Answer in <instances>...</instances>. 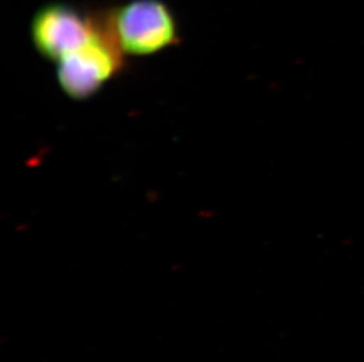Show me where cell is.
I'll return each instance as SVG.
<instances>
[{"instance_id": "obj_3", "label": "cell", "mask_w": 364, "mask_h": 362, "mask_svg": "<svg viewBox=\"0 0 364 362\" xmlns=\"http://www.w3.org/2000/svg\"><path fill=\"white\" fill-rule=\"evenodd\" d=\"M100 26V14L90 16L70 4L53 1L36 11L30 37L41 57L58 62L89 41Z\"/></svg>"}, {"instance_id": "obj_2", "label": "cell", "mask_w": 364, "mask_h": 362, "mask_svg": "<svg viewBox=\"0 0 364 362\" xmlns=\"http://www.w3.org/2000/svg\"><path fill=\"white\" fill-rule=\"evenodd\" d=\"M100 24V31L89 41L55 62L57 82L71 99L92 98L123 70L125 55L111 39L102 19Z\"/></svg>"}, {"instance_id": "obj_1", "label": "cell", "mask_w": 364, "mask_h": 362, "mask_svg": "<svg viewBox=\"0 0 364 362\" xmlns=\"http://www.w3.org/2000/svg\"><path fill=\"white\" fill-rule=\"evenodd\" d=\"M104 28L125 55H151L179 43L175 14L163 0H129L100 13Z\"/></svg>"}]
</instances>
